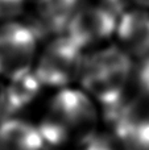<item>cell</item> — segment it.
Listing matches in <instances>:
<instances>
[{
	"instance_id": "1",
	"label": "cell",
	"mask_w": 149,
	"mask_h": 150,
	"mask_svg": "<svg viewBox=\"0 0 149 150\" xmlns=\"http://www.w3.org/2000/svg\"><path fill=\"white\" fill-rule=\"evenodd\" d=\"M96 121L94 99L83 90L66 87L52 99L38 130L45 146L62 148L74 141L82 144L95 132Z\"/></svg>"
},
{
	"instance_id": "2",
	"label": "cell",
	"mask_w": 149,
	"mask_h": 150,
	"mask_svg": "<svg viewBox=\"0 0 149 150\" xmlns=\"http://www.w3.org/2000/svg\"><path fill=\"white\" fill-rule=\"evenodd\" d=\"M133 70L132 57L120 46H108L84 57L79 79L83 91L108 109L126 98Z\"/></svg>"
},
{
	"instance_id": "3",
	"label": "cell",
	"mask_w": 149,
	"mask_h": 150,
	"mask_svg": "<svg viewBox=\"0 0 149 150\" xmlns=\"http://www.w3.org/2000/svg\"><path fill=\"white\" fill-rule=\"evenodd\" d=\"M83 61V50L66 34H60L53 37L36 58L33 73L42 87L62 90L79 79Z\"/></svg>"
},
{
	"instance_id": "4",
	"label": "cell",
	"mask_w": 149,
	"mask_h": 150,
	"mask_svg": "<svg viewBox=\"0 0 149 150\" xmlns=\"http://www.w3.org/2000/svg\"><path fill=\"white\" fill-rule=\"evenodd\" d=\"M38 36L31 24L17 20L0 24V78L12 79L32 70L37 58Z\"/></svg>"
},
{
	"instance_id": "5",
	"label": "cell",
	"mask_w": 149,
	"mask_h": 150,
	"mask_svg": "<svg viewBox=\"0 0 149 150\" xmlns=\"http://www.w3.org/2000/svg\"><path fill=\"white\" fill-rule=\"evenodd\" d=\"M118 17L96 3H83L71 16L63 34L73 40L82 50L92 47L115 36Z\"/></svg>"
},
{
	"instance_id": "6",
	"label": "cell",
	"mask_w": 149,
	"mask_h": 150,
	"mask_svg": "<svg viewBox=\"0 0 149 150\" xmlns=\"http://www.w3.org/2000/svg\"><path fill=\"white\" fill-rule=\"evenodd\" d=\"M115 36L120 47L132 58L149 54V11L128 8L118 17Z\"/></svg>"
},
{
	"instance_id": "7",
	"label": "cell",
	"mask_w": 149,
	"mask_h": 150,
	"mask_svg": "<svg viewBox=\"0 0 149 150\" xmlns=\"http://www.w3.org/2000/svg\"><path fill=\"white\" fill-rule=\"evenodd\" d=\"M42 84L37 79L33 70L17 75L8 80V84L4 86L3 95V119L15 117L16 113L25 109L34 99L38 96Z\"/></svg>"
},
{
	"instance_id": "8",
	"label": "cell",
	"mask_w": 149,
	"mask_h": 150,
	"mask_svg": "<svg viewBox=\"0 0 149 150\" xmlns=\"http://www.w3.org/2000/svg\"><path fill=\"white\" fill-rule=\"evenodd\" d=\"M45 148L38 127L17 117L0 122V150H42Z\"/></svg>"
},
{
	"instance_id": "9",
	"label": "cell",
	"mask_w": 149,
	"mask_h": 150,
	"mask_svg": "<svg viewBox=\"0 0 149 150\" xmlns=\"http://www.w3.org/2000/svg\"><path fill=\"white\" fill-rule=\"evenodd\" d=\"M81 150H127L120 137L114 132L110 133H96L86 138L81 144Z\"/></svg>"
},
{
	"instance_id": "10",
	"label": "cell",
	"mask_w": 149,
	"mask_h": 150,
	"mask_svg": "<svg viewBox=\"0 0 149 150\" xmlns=\"http://www.w3.org/2000/svg\"><path fill=\"white\" fill-rule=\"evenodd\" d=\"M132 79L136 82V90L140 95L149 99V54L140 59L139 65L133 70Z\"/></svg>"
},
{
	"instance_id": "11",
	"label": "cell",
	"mask_w": 149,
	"mask_h": 150,
	"mask_svg": "<svg viewBox=\"0 0 149 150\" xmlns=\"http://www.w3.org/2000/svg\"><path fill=\"white\" fill-rule=\"evenodd\" d=\"M31 0H0V20H16L24 12Z\"/></svg>"
},
{
	"instance_id": "12",
	"label": "cell",
	"mask_w": 149,
	"mask_h": 150,
	"mask_svg": "<svg viewBox=\"0 0 149 150\" xmlns=\"http://www.w3.org/2000/svg\"><path fill=\"white\" fill-rule=\"evenodd\" d=\"M92 3H96V4L107 8L108 11L114 12L116 16H120L121 13L126 12L129 8V5H131L129 0H94Z\"/></svg>"
},
{
	"instance_id": "13",
	"label": "cell",
	"mask_w": 149,
	"mask_h": 150,
	"mask_svg": "<svg viewBox=\"0 0 149 150\" xmlns=\"http://www.w3.org/2000/svg\"><path fill=\"white\" fill-rule=\"evenodd\" d=\"M131 5L135 8H140V9L149 11V0H129Z\"/></svg>"
},
{
	"instance_id": "14",
	"label": "cell",
	"mask_w": 149,
	"mask_h": 150,
	"mask_svg": "<svg viewBox=\"0 0 149 150\" xmlns=\"http://www.w3.org/2000/svg\"><path fill=\"white\" fill-rule=\"evenodd\" d=\"M3 95H4V86L0 84V113H1L3 108Z\"/></svg>"
}]
</instances>
